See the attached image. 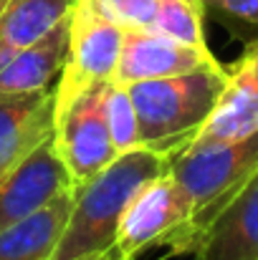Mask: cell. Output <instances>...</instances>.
<instances>
[{
    "label": "cell",
    "mask_w": 258,
    "mask_h": 260,
    "mask_svg": "<svg viewBox=\"0 0 258 260\" xmlns=\"http://www.w3.org/2000/svg\"><path fill=\"white\" fill-rule=\"evenodd\" d=\"M172 157L152 147L122 152L89 182L74 187V210L53 260H74L86 253L109 250L117 240L119 220L142 184L170 172Z\"/></svg>",
    "instance_id": "cell-1"
},
{
    "label": "cell",
    "mask_w": 258,
    "mask_h": 260,
    "mask_svg": "<svg viewBox=\"0 0 258 260\" xmlns=\"http://www.w3.org/2000/svg\"><path fill=\"white\" fill-rule=\"evenodd\" d=\"M225 81L228 66L127 84L137 109L142 144L170 157L180 154L213 114Z\"/></svg>",
    "instance_id": "cell-2"
},
{
    "label": "cell",
    "mask_w": 258,
    "mask_h": 260,
    "mask_svg": "<svg viewBox=\"0 0 258 260\" xmlns=\"http://www.w3.org/2000/svg\"><path fill=\"white\" fill-rule=\"evenodd\" d=\"M170 172L187 194L190 217L170 238L167 248L175 255H187L197 233L258 172V132L228 144L180 152L172 157Z\"/></svg>",
    "instance_id": "cell-3"
},
{
    "label": "cell",
    "mask_w": 258,
    "mask_h": 260,
    "mask_svg": "<svg viewBox=\"0 0 258 260\" xmlns=\"http://www.w3.org/2000/svg\"><path fill=\"white\" fill-rule=\"evenodd\" d=\"M124 30L94 0H76L66 61L53 88V116L66 111L81 93L114 79Z\"/></svg>",
    "instance_id": "cell-4"
},
{
    "label": "cell",
    "mask_w": 258,
    "mask_h": 260,
    "mask_svg": "<svg viewBox=\"0 0 258 260\" xmlns=\"http://www.w3.org/2000/svg\"><path fill=\"white\" fill-rule=\"evenodd\" d=\"M190 202L177 177L165 172L147 184L127 205L114 245L119 248L124 260H134L150 245H167L170 238L187 222Z\"/></svg>",
    "instance_id": "cell-5"
},
{
    "label": "cell",
    "mask_w": 258,
    "mask_h": 260,
    "mask_svg": "<svg viewBox=\"0 0 258 260\" xmlns=\"http://www.w3.org/2000/svg\"><path fill=\"white\" fill-rule=\"evenodd\" d=\"M101 88L104 84L81 93L66 111L56 116L53 144L74 179V187L89 182L119 157L106 126Z\"/></svg>",
    "instance_id": "cell-6"
},
{
    "label": "cell",
    "mask_w": 258,
    "mask_h": 260,
    "mask_svg": "<svg viewBox=\"0 0 258 260\" xmlns=\"http://www.w3.org/2000/svg\"><path fill=\"white\" fill-rule=\"evenodd\" d=\"M253 132H258V43H248L243 56L228 66V81L213 114L182 152L228 144Z\"/></svg>",
    "instance_id": "cell-7"
},
{
    "label": "cell",
    "mask_w": 258,
    "mask_h": 260,
    "mask_svg": "<svg viewBox=\"0 0 258 260\" xmlns=\"http://www.w3.org/2000/svg\"><path fill=\"white\" fill-rule=\"evenodd\" d=\"M220 66L223 63L210 53L208 46H190L147 28H132L124 30V43L114 79L122 84H134V81L170 79L182 74L220 69Z\"/></svg>",
    "instance_id": "cell-8"
},
{
    "label": "cell",
    "mask_w": 258,
    "mask_h": 260,
    "mask_svg": "<svg viewBox=\"0 0 258 260\" xmlns=\"http://www.w3.org/2000/svg\"><path fill=\"white\" fill-rule=\"evenodd\" d=\"M71 187L74 179L51 137L0 182V230L46 207Z\"/></svg>",
    "instance_id": "cell-9"
},
{
    "label": "cell",
    "mask_w": 258,
    "mask_h": 260,
    "mask_svg": "<svg viewBox=\"0 0 258 260\" xmlns=\"http://www.w3.org/2000/svg\"><path fill=\"white\" fill-rule=\"evenodd\" d=\"M195 260H258V172L192 240Z\"/></svg>",
    "instance_id": "cell-10"
},
{
    "label": "cell",
    "mask_w": 258,
    "mask_h": 260,
    "mask_svg": "<svg viewBox=\"0 0 258 260\" xmlns=\"http://www.w3.org/2000/svg\"><path fill=\"white\" fill-rule=\"evenodd\" d=\"M53 88L25 96H0V182L38 144L53 137Z\"/></svg>",
    "instance_id": "cell-11"
},
{
    "label": "cell",
    "mask_w": 258,
    "mask_h": 260,
    "mask_svg": "<svg viewBox=\"0 0 258 260\" xmlns=\"http://www.w3.org/2000/svg\"><path fill=\"white\" fill-rule=\"evenodd\" d=\"M74 210V187L0 230V260H53Z\"/></svg>",
    "instance_id": "cell-12"
},
{
    "label": "cell",
    "mask_w": 258,
    "mask_h": 260,
    "mask_svg": "<svg viewBox=\"0 0 258 260\" xmlns=\"http://www.w3.org/2000/svg\"><path fill=\"white\" fill-rule=\"evenodd\" d=\"M69 30L71 15L61 20L51 33H46L41 41L18 51L10 58V63L0 71V96H25L48 91L51 81L64 69L69 51Z\"/></svg>",
    "instance_id": "cell-13"
},
{
    "label": "cell",
    "mask_w": 258,
    "mask_h": 260,
    "mask_svg": "<svg viewBox=\"0 0 258 260\" xmlns=\"http://www.w3.org/2000/svg\"><path fill=\"white\" fill-rule=\"evenodd\" d=\"M74 5L76 0H8L0 13V71L18 51L66 20Z\"/></svg>",
    "instance_id": "cell-14"
},
{
    "label": "cell",
    "mask_w": 258,
    "mask_h": 260,
    "mask_svg": "<svg viewBox=\"0 0 258 260\" xmlns=\"http://www.w3.org/2000/svg\"><path fill=\"white\" fill-rule=\"evenodd\" d=\"M101 101H104V116L106 126L111 134V142L117 152H129L142 144L139 139V121H137V109L129 96V86L111 79L101 88Z\"/></svg>",
    "instance_id": "cell-15"
},
{
    "label": "cell",
    "mask_w": 258,
    "mask_h": 260,
    "mask_svg": "<svg viewBox=\"0 0 258 260\" xmlns=\"http://www.w3.org/2000/svg\"><path fill=\"white\" fill-rule=\"evenodd\" d=\"M205 0H160L157 18L150 30L175 38L190 46H208L205 43Z\"/></svg>",
    "instance_id": "cell-16"
},
{
    "label": "cell",
    "mask_w": 258,
    "mask_h": 260,
    "mask_svg": "<svg viewBox=\"0 0 258 260\" xmlns=\"http://www.w3.org/2000/svg\"><path fill=\"white\" fill-rule=\"evenodd\" d=\"M114 23H119L122 28L132 30V28H152L155 18H157V8L160 0H94Z\"/></svg>",
    "instance_id": "cell-17"
},
{
    "label": "cell",
    "mask_w": 258,
    "mask_h": 260,
    "mask_svg": "<svg viewBox=\"0 0 258 260\" xmlns=\"http://www.w3.org/2000/svg\"><path fill=\"white\" fill-rule=\"evenodd\" d=\"M205 8L218 13L220 18L258 25V0H205Z\"/></svg>",
    "instance_id": "cell-18"
},
{
    "label": "cell",
    "mask_w": 258,
    "mask_h": 260,
    "mask_svg": "<svg viewBox=\"0 0 258 260\" xmlns=\"http://www.w3.org/2000/svg\"><path fill=\"white\" fill-rule=\"evenodd\" d=\"M74 260H124V258H122L119 248H117V245H111L109 250H99V253H86V255H79V258H74Z\"/></svg>",
    "instance_id": "cell-19"
},
{
    "label": "cell",
    "mask_w": 258,
    "mask_h": 260,
    "mask_svg": "<svg viewBox=\"0 0 258 260\" xmlns=\"http://www.w3.org/2000/svg\"><path fill=\"white\" fill-rule=\"evenodd\" d=\"M5 3H8V0H0V13H3V8H5Z\"/></svg>",
    "instance_id": "cell-20"
}]
</instances>
